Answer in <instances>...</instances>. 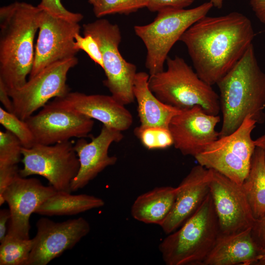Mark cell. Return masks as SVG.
I'll use <instances>...</instances> for the list:
<instances>
[{
	"mask_svg": "<svg viewBox=\"0 0 265 265\" xmlns=\"http://www.w3.org/2000/svg\"><path fill=\"white\" fill-rule=\"evenodd\" d=\"M104 205L105 202L102 199L93 195L71 194L67 191H57L45 200L35 213L47 216L71 215Z\"/></svg>",
	"mask_w": 265,
	"mask_h": 265,
	"instance_id": "cell-23",
	"label": "cell"
},
{
	"mask_svg": "<svg viewBox=\"0 0 265 265\" xmlns=\"http://www.w3.org/2000/svg\"><path fill=\"white\" fill-rule=\"evenodd\" d=\"M195 0H148L147 7L151 12H159L172 8L184 9L190 5Z\"/></svg>",
	"mask_w": 265,
	"mask_h": 265,
	"instance_id": "cell-32",
	"label": "cell"
},
{
	"mask_svg": "<svg viewBox=\"0 0 265 265\" xmlns=\"http://www.w3.org/2000/svg\"><path fill=\"white\" fill-rule=\"evenodd\" d=\"M256 265H265V246L261 249Z\"/></svg>",
	"mask_w": 265,
	"mask_h": 265,
	"instance_id": "cell-39",
	"label": "cell"
},
{
	"mask_svg": "<svg viewBox=\"0 0 265 265\" xmlns=\"http://www.w3.org/2000/svg\"><path fill=\"white\" fill-rule=\"evenodd\" d=\"M77 34L75 38V46L79 51H84L97 64L103 68V60L99 45L94 37L90 34Z\"/></svg>",
	"mask_w": 265,
	"mask_h": 265,
	"instance_id": "cell-30",
	"label": "cell"
},
{
	"mask_svg": "<svg viewBox=\"0 0 265 265\" xmlns=\"http://www.w3.org/2000/svg\"><path fill=\"white\" fill-rule=\"evenodd\" d=\"M83 34L92 35L98 43L103 60L106 79L103 83L111 96L124 105L133 102V83L136 66L121 55L119 46L122 39L119 26L105 19L83 24Z\"/></svg>",
	"mask_w": 265,
	"mask_h": 265,
	"instance_id": "cell-7",
	"label": "cell"
},
{
	"mask_svg": "<svg viewBox=\"0 0 265 265\" xmlns=\"http://www.w3.org/2000/svg\"><path fill=\"white\" fill-rule=\"evenodd\" d=\"M249 3L258 20L265 24V0H250Z\"/></svg>",
	"mask_w": 265,
	"mask_h": 265,
	"instance_id": "cell-35",
	"label": "cell"
},
{
	"mask_svg": "<svg viewBox=\"0 0 265 265\" xmlns=\"http://www.w3.org/2000/svg\"><path fill=\"white\" fill-rule=\"evenodd\" d=\"M122 132L103 125L99 135L88 142L79 139L74 148L79 158V172L71 185V191H76L86 186L106 168L114 165L116 157L108 155V149L113 142L123 138Z\"/></svg>",
	"mask_w": 265,
	"mask_h": 265,
	"instance_id": "cell-18",
	"label": "cell"
},
{
	"mask_svg": "<svg viewBox=\"0 0 265 265\" xmlns=\"http://www.w3.org/2000/svg\"><path fill=\"white\" fill-rule=\"evenodd\" d=\"M57 191L50 185L44 186L36 178L18 176L0 198V205L6 202L10 212L7 233L30 238L31 215Z\"/></svg>",
	"mask_w": 265,
	"mask_h": 265,
	"instance_id": "cell-14",
	"label": "cell"
},
{
	"mask_svg": "<svg viewBox=\"0 0 265 265\" xmlns=\"http://www.w3.org/2000/svg\"><path fill=\"white\" fill-rule=\"evenodd\" d=\"M48 104L96 119L121 132L128 130L133 122L131 113L111 95L69 92Z\"/></svg>",
	"mask_w": 265,
	"mask_h": 265,
	"instance_id": "cell-17",
	"label": "cell"
},
{
	"mask_svg": "<svg viewBox=\"0 0 265 265\" xmlns=\"http://www.w3.org/2000/svg\"><path fill=\"white\" fill-rule=\"evenodd\" d=\"M210 1L212 2L213 7L218 9H220L223 6L224 0H210Z\"/></svg>",
	"mask_w": 265,
	"mask_h": 265,
	"instance_id": "cell-40",
	"label": "cell"
},
{
	"mask_svg": "<svg viewBox=\"0 0 265 265\" xmlns=\"http://www.w3.org/2000/svg\"><path fill=\"white\" fill-rule=\"evenodd\" d=\"M210 170L197 165L176 187L173 208L160 225L163 232L169 234L181 227L202 204L210 193Z\"/></svg>",
	"mask_w": 265,
	"mask_h": 265,
	"instance_id": "cell-19",
	"label": "cell"
},
{
	"mask_svg": "<svg viewBox=\"0 0 265 265\" xmlns=\"http://www.w3.org/2000/svg\"><path fill=\"white\" fill-rule=\"evenodd\" d=\"M216 85L223 119L219 137L233 132L249 115L257 124L264 123L265 73L258 64L253 44Z\"/></svg>",
	"mask_w": 265,
	"mask_h": 265,
	"instance_id": "cell-3",
	"label": "cell"
},
{
	"mask_svg": "<svg viewBox=\"0 0 265 265\" xmlns=\"http://www.w3.org/2000/svg\"><path fill=\"white\" fill-rule=\"evenodd\" d=\"M251 231L249 228L232 234H219L202 265H256L261 249Z\"/></svg>",
	"mask_w": 265,
	"mask_h": 265,
	"instance_id": "cell-20",
	"label": "cell"
},
{
	"mask_svg": "<svg viewBox=\"0 0 265 265\" xmlns=\"http://www.w3.org/2000/svg\"><path fill=\"white\" fill-rule=\"evenodd\" d=\"M167 69L151 75V91L162 102L180 109L200 106L207 113L217 115L220 110L219 95L201 80L181 57L168 56Z\"/></svg>",
	"mask_w": 265,
	"mask_h": 265,
	"instance_id": "cell-5",
	"label": "cell"
},
{
	"mask_svg": "<svg viewBox=\"0 0 265 265\" xmlns=\"http://www.w3.org/2000/svg\"><path fill=\"white\" fill-rule=\"evenodd\" d=\"M33 244V239L21 238L7 233L0 242V265H26Z\"/></svg>",
	"mask_w": 265,
	"mask_h": 265,
	"instance_id": "cell-25",
	"label": "cell"
},
{
	"mask_svg": "<svg viewBox=\"0 0 265 265\" xmlns=\"http://www.w3.org/2000/svg\"><path fill=\"white\" fill-rule=\"evenodd\" d=\"M41 10L19 1L0 8V80L8 91L22 87L30 74Z\"/></svg>",
	"mask_w": 265,
	"mask_h": 265,
	"instance_id": "cell-2",
	"label": "cell"
},
{
	"mask_svg": "<svg viewBox=\"0 0 265 265\" xmlns=\"http://www.w3.org/2000/svg\"><path fill=\"white\" fill-rule=\"evenodd\" d=\"M176 187L170 186L156 187L138 196L131 210L132 216L146 223L160 226L174 205Z\"/></svg>",
	"mask_w": 265,
	"mask_h": 265,
	"instance_id": "cell-22",
	"label": "cell"
},
{
	"mask_svg": "<svg viewBox=\"0 0 265 265\" xmlns=\"http://www.w3.org/2000/svg\"><path fill=\"white\" fill-rule=\"evenodd\" d=\"M149 76L145 72H137L133 83L140 126L168 129L172 118L182 110L162 102L153 94L149 86Z\"/></svg>",
	"mask_w": 265,
	"mask_h": 265,
	"instance_id": "cell-21",
	"label": "cell"
},
{
	"mask_svg": "<svg viewBox=\"0 0 265 265\" xmlns=\"http://www.w3.org/2000/svg\"><path fill=\"white\" fill-rule=\"evenodd\" d=\"M36 227L26 265H47L72 249L90 231V224L81 217L60 222L42 217L37 220Z\"/></svg>",
	"mask_w": 265,
	"mask_h": 265,
	"instance_id": "cell-13",
	"label": "cell"
},
{
	"mask_svg": "<svg viewBox=\"0 0 265 265\" xmlns=\"http://www.w3.org/2000/svg\"><path fill=\"white\" fill-rule=\"evenodd\" d=\"M17 165L0 167V198L14 180L20 175Z\"/></svg>",
	"mask_w": 265,
	"mask_h": 265,
	"instance_id": "cell-33",
	"label": "cell"
},
{
	"mask_svg": "<svg viewBox=\"0 0 265 265\" xmlns=\"http://www.w3.org/2000/svg\"><path fill=\"white\" fill-rule=\"evenodd\" d=\"M10 218V212L9 209H2L0 211V242L6 236L8 227L7 225Z\"/></svg>",
	"mask_w": 265,
	"mask_h": 265,
	"instance_id": "cell-37",
	"label": "cell"
},
{
	"mask_svg": "<svg viewBox=\"0 0 265 265\" xmlns=\"http://www.w3.org/2000/svg\"><path fill=\"white\" fill-rule=\"evenodd\" d=\"M148 0H99L93 6L96 17H102L110 14H129L147 7Z\"/></svg>",
	"mask_w": 265,
	"mask_h": 265,
	"instance_id": "cell-28",
	"label": "cell"
},
{
	"mask_svg": "<svg viewBox=\"0 0 265 265\" xmlns=\"http://www.w3.org/2000/svg\"><path fill=\"white\" fill-rule=\"evenodd\" d=\"M0 123L18 139L23 147L29 148L35 144L33 133L26 121L1 107H0Z\"/></svg>",
	"mask_w": 265,
	"mask_h": 265,
	"instance_id": "cell-27",
	"label": "cell"
},
{
	"mask_svg": "<svg viewBox=\"0 0 265 265\" xmlns=\"http://www.w3.org/2000/svg\"><path fill=\"white\" fill-rule=\"evenodd\" d=\"M254 36L250 20L234 11L203 17L185 32L180 41L186 46L199 78L212 86L240 59Z\"/></svg>",
	"mask_w": 265,
	"mask_h": 265,
	"instance_id": "cell-1",
	"label": "cell"
},
{
	"mask_svg": "<svg viewBox=\"0 0 265 265\" xmlns=\"http://www.w3.org/2000/svg\"><path fill=\"white\" fill-rule=\"evenodd\" d=\"M220 120L199 106L182 110L169 124L173 145L183 155L196 157L219 138L215 127Z\"/></svg>",
	"mask_w": 265,
	"mask_h": 265,
	"instance_id": "cell-16",
	"label": "cell"
},
{
	"mask_svg": "<svg viewBox=\"0 0 265 265\" xmlns=\"http://www.w3.org/2000/svg\"><path fill=\"white\" fill-rule=\"evenodd\" d=\"M256 147L260 148L264 152L265 160V132L261 136L254 140Z\"/></svg>",
	"mask_w": 265,
	"mask_h": 265,
	"instance_id": "cell-38",
	"label": "cell"
},
{
	"mask_svg": "<svg viewBox=\"0 0 265 265\" xmlns=\"http://www.w3.org/2000/svg\"><path fill=\"white\" fill-rule=\"evenodd\" d=\"M80 28L79 23L57 18L41 9L34 62L29 78L52 64L76 56L79 51L75 48V38Z\"/></svg>",
	"mask_w": 265,
	"mask_h": 265,
	"instance_id": "cell-11",
	"label": "cell"
},
{
	"mask_svg": "<svg viewBox=\"0 0 265 265\" xmlns=\"http://www.w3.org/2000/svg\"><path fill=\"white\" fill-rule=\"evenodd\" d=\"M25 121L35 143L43 145H53L73 137H86L94 124L92 119L85 115L49 104Z\"/></svg>",
	"mask_w": 265,
	"mask_h": 265,
	"instance_id": "cell-15",
	"label": "cell"
},
{
	"mask_svg": "<svg viewBox=\"0 0 265 265\" xmlns=\"http://www.w3.org/2000/svg\"><path fill=\"white\" fill-rule=\"evenodd\" d=\"M78 62L76 56L56 62L29 78L21 88L8 91L13 103V113L26 120L51 99L67 94L70 92L66 83L67 74Z\"/></svg>",
	"mask_w": 265,
	"mask_h": 265,
	"instance_id": "cell-10",
	"label": "cell"
},
{
	"mask_svg": "<svg viewBox=\"0 0 265 265\" xmlns=\"http://www.w3.org/2000/svg\"><path fill=\"white\" fill-rule=\"evenodd\" d=\"M210 170V192L217 215L220 234L228 235L252 228L256 220L242 185Z\"/></svg>",
	"mask_w": 265,
	"mask_h": 265,
	"instance_id": "cell-12",
	"label": "cell"
},
{
	"mask_svg": "<svg viewBox=\"0 0 265 265\" xmlns=\"http://www.w3.org/2000/svg\"><path fill=\"white\" fill-rule=\"evenodd\" d=\"M88 1L90 4L93 5V6H94L97 4L99 0H88Z\"/></svg>",
	"mask_w": 265,
	"mask_h": 265,
	"instance_id": "cell-41",
	"label": "cell"
},
{
	"mask_svg": "<svg viewBox=\"0 0 265 265\" xmlns=\"http://www.w3.org/2000/svg\"><path fill=\"white\" fill-rule=\"evenodd\" d=\"M0 101L3 106L4 109L8 112L13 113V106L12 99L8 93L6 86L1 80H0Z\"/></svg>",
	"mask_w": 265,
	"mask_h": 265,
	"instance_id": "cell-36",
	"label": "cell"
},
{
	"mask_svg": "<svg viewBox=\"0 0 265 265\" xmlns=\"http://www.w3.org/2000/svg\"><path fill=\"white\" fill-rule=\"evenodd\" d=\"M252 236L261 249L265 246V216L256 219L251 228Z\"/></svg>",
	"mask_w": 265,
	"mask_h": 265,
	"instance_id": "cell-34",
	"label": "cell"
},
{
	"mask_svg": "<svg viewBox=\"0 0 265 265\" xmlns=\"http://www.w3.org/2000/svg\"><path fill=\"white\" fill-rule=\"evenodd\" d=\"M256 124L247 116L235 131L219 137L195 157L198 163L242 185L248 174L256 147L251 137Z\"/></svg>",
	"mask_w": 265,
	"mask_h": 265,
	"instance_id": "cell-8",
	"label": "cell"
},
{
	"mask_svg": "<svg viewBox=\"0 0 265 265\" xmlns=\"http://www.w3.org/2000/svg\"><path fill=\"white\" fill-rule=\"evenodd\" d=\"M22 177L37 175L46 178L57 191L71 192V185L80 168V162L70 140L53 145L35 143L22 149Z\"/></svg>",
	"mask_w": 265,
	"mask_h": 265,
	"instance_id": "cell-9",
	"label": "cell"
},
{
	"mask_svg": "<svg viewBox=\"0 0 265 265\" xmlns=\"http://www.w3.org/2000/svg\"><path fill=\"white\" fill-rule=\"evenodd\" d=\"M219 234L210 192L196 212L161 241L159 249L166 265H202Z\"/></svg>",
	"mask_w": 265,
	"mask_h": 265,
	"instance_id": "cell-4",
	"label": "cell"
},
{
	"mask_svg": "<svg viewBox=\"0 0 265 265\" xmlns=\"http://www.w3.org/2000/svg\"><path fill=\"white\" fill-rule=\"evenodd\" d=\"M213 7L209 1L186 9L168 8L158 12L151 23L134 26L135 34L146 49L145 67L150 75L164 70L168 53L185 32L207 15Z\"/></svg>",
	"mask_w": 265,
	"mask_h": 265,
	"instance_id": "cell-6",
	"label": "cell"
},
{
	"mask_svg": "<svg viewBox=\"0 0 265 265\" xmlns=\"http://www.w3.org/2000/svg\"><path fill=\"white\" fill-rule=\"evenodd\" d=\"M242 185L254 218L265 216V160L260 148H255L248 174Z\"/></svg>",
	"mask_w": 265,
	"mask_h": 265,
	"instance_id": "cell-24",
	"label": "cell"
},
{
	"mask_svg": "<svg viewBox=\"0 0 265 265\" xmlns=\"http://www.w3.org/2000/svg\"><path fill=\"white\" fill-rule=\"evenodd\" d=\"M22 145L9 131H0V167L17 165L22 159Z\"/></svg>",
	"mask_w": 265,
	"mask_h": 265,
	"instance_id": "cell-29",
	"label": "cell"
},
{
	"mask_svg": "<svg viewBox=\"0 0 265 265\" xmlns=\"http://www.w3.org/2000/svg\"><path fill=\"white\" fill-rule=\"evenodd\" d=\"M134 132L143 145L148 149H165L173 145L169 129L140 125L135 128Z\"/></svg>",
	"mask_w": 265,
	"mask_h": 265,
	"instance_id": "cell-26",
	"label": "cell"
},
{
	"mask_svg": "<svg viewBox=\"0 0 265 265\" xmlns=\"http://www.w3.org/2000/svg\"><path fill=\"white\" fill-rule=\"evenodd\" d=\"M37 6L55 17L73 22L79 23L83 18L81 13L67 10L61 0H41Z\"/></svg>",
	"mask_w": 265,
	"mask_h": 265,
	"instance_id": "cell-31",
	"label": "cell"
}]
</instances>
